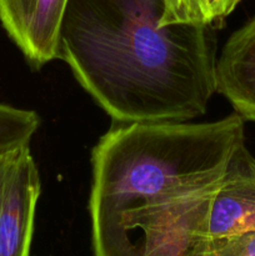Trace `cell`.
I'll use <instances>...</instances> for the list:
<instances>
[{"mask_svg": "<svg viewBox=\"0 0 255 256\" xmlns=\"http://www.w3.org/2000/svg\"><path fill=\"white\" fill-rule=\"evenodd\" d=\"M162 0H68L56 59L112 124L189 122L216 92L215 28L162 25Z\"/></svg>", "mask_w": 255, "mask_h": 256, "instance_id": "6da1fadb", "label": "cell"}, {"mask_svg": "<svg viewBox=\"0 0 255 256\" xmlns=\"http://www.w3.org/2000/svg\"><path fill=\"white\" fill-rule=\"evenodd\" d=\"M222 179L149 185L89 206L94 256H205V220Z\"/></svg>", "mask_w": 255, "mask_h": 256, "instance_id": "7a4b0ae2", "label": "cell"}, {"mask_svg": "<svg viewBox=\"0 0 255 256\" xmlns=\"http://www.w3.org/2000/svg\"><path fill=\"white\" fill-rule=\"evenodd\" d=\"M40 192L30 144L0 146V256H30Z\"/></svg>", "mask_w": 255, "mask_h": 256, "instance_id": "3957f363", "label": "cell"}, {"mask_svg": "<svg viewBox=\"0 0 255 256\" xmlns=\"http://www.w3.org/2000/svg\"><path fill=\"white\" fill-rule=\"evenodd\" d=\"M68 0H0V24L28 64L42 69L58 56Z\"/></svg>", "mask_w": 255, "mask_h": 256, "instance_id": "277c9868", "label": "cell"}, {"mask_svg": "<svg viewBox=\"0 0 255 256\" xmlns=\"http://www.w3.org/2000/svg\"><path fill=\"white\" fill-rule=\"evenodd\" d=\"M255 230V158L242 144L228 164L205 220L206 240Z\"/></svg>", "mask_w": 255, "mask_h": 256, "instance_id": "5b68a950", "label": "cell"}, {"mask_svg": "<svg viewBox=\"0 0 255 256\" xmlns=\"http://www.w3.org/2000/svg\"><path fill=\"white\" fill-rule=\"evenodd\" d=\"M216 92L255 122V16L232 32L216 59Z\"/></svg>", "mask_w": 255, "mask_h": 256, "instance_id": "8992f818", "label": "cell"}, {"mask_svg": "<svg viewBox=\"0 0 255 256\" xmlns=\"http://www.w3.org/2000/svg\"><path fill=\"white\" fill-rule=\"evenodd\" d=\"M162 25L219 28L242 0H162Z\"/></svg>", "mask_w": 255, "mask_h": 256, "instance_id": "52a82bcc", "label": "cell"}, {"mask_svg": "<svg viewBox=\"0 0 255 256\" xmlns=\"http://www.w3.org/2000/svg\"><path fill=\"white\" fill-rule=\"evenodd\" d=\"M39 126L35 112L0 102V146L30 144Z\"/></svg>", "mask_w": 255, "mask_h": 256, "instance_id": "ba28073f", "label": "cell"}, {"mask_svg": "<svg viewBox=\"0 0 255 256\" xmlns=\"http://www.w3.org/2000/svg\"><path fill=\"white\" fill-rule=\"evenodd\" d=\"M205 256H255V230L206 240Z\"/></svg>", "mask_w": 255, "mask_h": 256, "instance_id": "9c48e42d", "label": "cell"}]
</instances>
